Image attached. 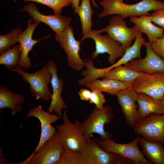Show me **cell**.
Segmentation results:
<instances>
[{"mask_svg": "<svg viewBox=\"0 0 164 164\" xmlns=\"http://www.w3.org/2000/svg\"><path fill=\"white\" fill-rule=\"evenodd\" d=\"M148 15L130 16V21L134 24L139 32L146 35L148 42H150L163 37L164 30L153 24Z\"/></svg>", "mask_w": 164, "mask_h": 164, "instance_id": "ffe728a7", "label": "cell"}, {"mask_svg": "<svg viewBox=\"0 0 164 164\" xmlns=\"http://www.w3.org/2000/svg\"><path fill=\"white\" fill-rule=\"evenodd\" d=\"M96 30L99 33L106 32L112 39L121 44L125 50L131 46L132 40L139 32L135 25L131 28L128 27L124 19L119 15L112 16L108 25Z\"/></svg>", "mask_w": 164, "mask_h": 164, "instance_id": "9c48e42d", "label": "cell"}, {"mask_svg": "<svg viewBox=\"0 0 164 164\" xmlns=\"http://www.w3.org/2000/svg\"><path fill=\"white\" fill-rule=\"evenodd\" d=\"M91 1L92 5L94 7L96 8L98 7V5L96 3L94 0H91Z\"/></svg>", "mask_w": 164, "mask_h": 164, "instance_id": "e575fe53", "label": "cell"}, {"mask_svg": "<svg viewBox=\"0 0 164 164\" xmlns=\"http://www.w3.org/2000/svg\"><path fill=\"white\" fill-rule=\"evenodd\" d=\"M93 39L95 43V49L91 53V57L96 58L100 54L107 53L109 55L108 60L111 65L123 55L125 49L119 43L115 41L108 35H102L97 32L96 29L92 30L87 38Z\"/></svg>", "mask_w": 164, "mask_h": 164, "instance_id": "8fae6325", "label": "cell"}, {"mask_svg": "<svg viewBox=\"0 0 164 164\" xmlns=\"http://www.w3.org/2000/svg\"><path fill=\"white\" fill-rule=\"evenodd\" d=\"M22 31V28L18 27L5 35H0V54L18 42L19 36Z\"/></svg>", "mask_w": 164, "mask_h": 164, "instance_id": "83f0119b", "label": "cell"}, {"mask_svg": "<svg viewBox=\"0 0 164 164\" xmlns=\"http://www.w3.org/2000/svg\"><path fill=\"white\" fill-rule=\"evenodd\" d=\"M163 101L164 102V99H163Z\"/></svg>", "mask_w": 164, "mask_h": 164, "instance_id": "d590c367", "label": "cell"}, {"mask_svg": "<svg viewBox=\"0 0 164 164\" xmlns=\"http://www.w3.org/2000/svg\"><path fill=\"white\" fill-rule=\"evenodd\" d=\"M94 11L91 7L90 0H81V2L74 13L77 14L80 19L83 36L81 41L87 39V36L92 31V17Z\"/></svg>", "mask_w": 164, "mask_h": 164, "instance_id": "cb8c5ba5", "label": "cell"}, {"mask_svg": "<svg viewBox=\"0 0 164 164\" xmlns=\"http://www.w3.org/2000/svg\"><path fill=\"white\" fill-rule=\"evenodd\" d=\"M91 91L89 90L82 88L78 92L80 99L83 101H89L91 95Z\"/></svg>", "mask_w": 164, "mask_h": 164, "instance_id": "d6a6232c", "label": "cell"}, {"mask_svg": "<svg viewBox=\"0 0 164 164\" xmlns=\"http://www.w3.org/2000/svg\"><path fill=\"white\" fill-rule=\"evenodd\" d=\"M91 90L97 89L102 92L114 96L120 91L128 88L123 82L114 80H94L86 85Z\"/></svg>", "mask_w": 164, "mask_h": 164, "instance_id": "484cf974", "label": "cell"}, {"mask_svg": "<svg viewBox=\"0 0 164 164\" xmlns=\"http://www.w3.org/2000/svg\"><path fill=\"white\" fill-rule=\"evenodd\" d=\"M148 16L152 22L164 30V9L154 11Z\"/></svg>", "mask_w": 164, "mask_h": 164, "instance_id": "1f68e13d", "label": "cell"}, {"mask_svg": "<svg viewBox=\"0 0 164 164\" xmlns=\"http://www.w3.org/2000/svg\"><path fill=\"white\" fill-rule=\"evenodd\" d=\"M142 33L139 32L137 34L133 44L125 50L123 56L117 62L107 67L108 71L117 66L125 65L129 61L136 58H141L142 46L145 42Z\"/></svg>", "mask_w": 164, "mask_h": 164, "instance_id": "d4e9b609", "label": "cell"}, {"mask_svg": "<svg viewBox=\"0 0 164 164\" xmlns=\"http://www.w3.org/2000/svg\"></svg>", "mask_w": 164, "mask_h": 164, "instance_id": "8d00e7d4", "label": "cell"}, {"mask_svg": "<svg viewBox=\"0 0 164 164\" xmlns=\"http://www.w3.org/2000/svg\"><path fill=\"white\" fill-rule=\"evenodd\" d=\"M78 164H133L130 161L102 149L90 138L87 139L83 152H78Z\"/></svg>", "mask_w": 164, "mask_h": 164, "instance_id": "5b68a950", "label": "cell"}, {"mask_svg": "<svg viewBox=\"0 0 164 164\" xmlns=\"http://www.w3.org/2000/svg\"><path fill=\"white\" fill-rule=\"evenodd\" d=\"M144 73L133 70L122 65L117 66L104 74L102 80H114L121 81L128 86Z\"/></svg>", "mask_w": 164, "mask_h": 164, "instance_id": "603a6c76", "label": "cell"}, {"mask_svg": "<svg viewBox=\"0 0 164 164\" xmlns=\"http://www.w3.org/2000/svg\"><path fill=\"white\" fill-rule=\"evenodd\" d=\"M114 117L112 107L109 105L104 106L101 109L95 107L92 108L87 118L82 123L83 135L87 140L94 133L99 135L100 139L111 138L112 134L104 129L106 124H109Z\"/></svg>", "mask_w": 164, "mask_h": 164, "instance_id": "3957f363", "label": "cell"}, {"mask_svg": "<svg viewBox=\"0 0 164 164\" xmlns=\"http://www.w3.org/2000/svg\"><path fill=\"white\" fill-rule=\"evenodd\" d=\"M46 66L52 75L50 83L53 93L48 111L51 114H53L54 112L60 119L62 116V110L67 108L66 103L61 96L63 89V82L62 79L59 78L57 73V66L52 60H48Z\"/></svg>", "mask_w": 164, "mask_h": 164, "instance_id": "9a60e30c", "label": "cell"}, {"mask_svg": "<svg viewBox=\"0 0 164 164\" xmlns=\"http://www.w3.org/2000/svg\"><path fill=\"white\" fill-rule=\"evenodd\" d=\"M138 143L151 164H164V145L161 143L139 137Z\"/></svg>", "mask_w": 164, "mask_h": 164, "instance_id": "d6986e66", "label": "cell"}, {"mask_svg": "<svg viewBox=\"0 0 164 164\" xmlns=\"http://www.w3.org/2000/svg\"><path fill=\"white\" fill-rule=\"evenodd\" d=\"M25 100L22 94L10 91L5 85L0 87V110L8 108L11 114L14 115L23 110L22 104Z\"/></svg>", "mask_w": 164, "mask_h": 164, "instance_id": "44dd1931", "label": "cell"}, {"mask_svg": "<svg viewBox=\"0 0 164 164\" xmlns=\"http://www.w3.org/2000/svg\"><path fill=\"white\" fill-rule=\"evenodd\" d=\"M9 70L17 72L21 75L23 80L29 85V92L36 99H41L46 101L51 100L52 93L49 87L50 83L52 74L46 66L41 70L33 73L24 71L19 66L13 69Z\"/></svg>", "mask_w": 164, "mask_h": 164, "instance_id": "277c9868", "label": "cell"}, {"mask_svg": "<svg viewBox=\"0 0 164 164\" xmlns=\"http://www.w3.org/2000/svg\"><path fill=\"white\" fill-rule=\"evenodd\" d=\"M64 151L56 132L26 160L16 164H56Z\"/></svg>", "mask_w": 164, "mask_h": 164, "instance_id": "ba28073f", "label": "cell"}, {"mask_svg": "<svg viewBox=\"0 0 164 164\" xmlns=\"http://www.w3.org/2000/svg\"><path fill=\"white\" fill-rule=\"evenodd\" d=\"M134 133L164 145V114H152L140 119L133 128Z\"/></svg>", "mask_w": 164, "mask_h": 164, "instance_id": "7c38bea8", "label": "cell"}, {"mask_svg": "<svg viewBox=\"0 0 164 164\" xmlns=\"http://www.w3.org/2000/svg\"><path fill=\"white\" fill-rule=\"evenodd\" d=\"M148 42L152 50L164 60V36L151 42Z\"/></svg>", "mask_w": 164, "mask_h": 164, "instance_id": "4dcf8cb0", "label": "cell"}, {"mask_svg": "<svg viewBox=\"0 0 164 164\" xmlns=\"http://www.w3.org/2000/svg\"><path fill=\"white\" fill-rule=\"evenodd\" d=\"M55 39L66 54L69 67L77 71L85 67V60L81 59L79 55L80 41L75 38L73 28L70 25L60 33L56 34Z\"/></svg>", "mask_w": 164, "mask_h": 164, "instance_id": "52a82bcc", "label": "cell"}, {"mask_svg": "<svg viewBox=\"0 0 164 164\" xmlns=\"http://www.w3.org/2000/svg\"><path fill=\"white\" fill-rule=\"evenodd\" d=\"M24 2H34L46 5L52 9L54 14L61 15L64 7L71 5L70 0H23Z\"/></svg>", "mask_w": 164, "mask_h": 164, "instance_id": "f1b7e54d", "label": "cell"}, {"mask_svg": "<svg viewBox=\"0 0 164 164\" xmlns=\"http://www.w3.org/2000/svg\"><path fill=\"white\" fill-rule=\"evenodd\" d=\"M91 91V97L89 101L90 103L94 104L95 107L98 109H102L106 101L104 95L98 89H94Z\"/></svg>", "mask_w": 164, "mask_h": 164, "instance_id": "f546056e", "label": "cell"}, {"mask_svg": "<svg viewBox=\"0 0 164 164\" xmlns=\"http://www.w3.org/2000/svg\"><path fill=\"white\" fill-rule=\"evenodd\" d=\"M139 138L137 136L131 142L125 144L115 142L111 138L104 140L98 139L97 143L104 150L116 154L130 161L133 164H151L138 148Z\"/></svg>", "mask_w": 164, "mask_h": 164, "instance_id": "8992f818", "label": "cell"}, {"mask_svg": "<svg viewBox=\"0 0 164 164\" xmlns=\"http://www.w3.org/2000/svg\"><path fill=\"white\" fill-rule=\"evenodd\" d=\"M128 88L145 94L152 98L163 101L164 97V72L152 74L144 73L128 86Z\"/></svg>", "mask_w": 164, "mask_h": 164, "instance_id": "30bf717a", "label": "cell"}, {"mask_svg": "<svg viewBox=\"0 0 164 164\" xmlns=\"http://www.w3.org/2000/svg\"><path fill=\"white\" fill-rule=\"evenodd\" d=\"M30 117L36 118L40 121L41 125V133L39 143L33 152L39 149L47 140L53 136L56 132V127L51 124L57 122L60 119L56 114L45 111L40 106H36L28 111L26 119Z\"/></svg>", "mask_w": 164, "mask_h": 164, "instance_id": "e0dca14e", "label": "cell"}, {"mask_svg": "<svg viewBox=\"0 0 164 164\" xmlns=\"http://www.w3.org/2000/svg\"><path fill=\"white\" fill-rule=\"evenodd\" d=\"M80 0H70L71 3V6L74 11L77 9L79 6Z\"/></svg>", "mask_w": 164, "mask_h": 164, "instance_id": "836d02e7", "label": "cell"}, {"mask_svg": "<svg viewBox=\"0 0 164 164\" xmlns=\"http://www.w3.org/2000/svg\"><path fill=\"white\" fill-rule=\"evenodd\" d=\"M21 55L20 45H15L0 54V64L5 65L8 70L14 69L18 65Z\"/></svg>", "mask_w": 164, "mask_h": 164, "instance_id": "4316f807", "label": "cell"}, {"mask_svg": "<svg viewBox=\"0 0 164 164\" xmlns=\"http://www.w3.org/2000/svg\"><path fill=\"white\" fill-rule=\"evenodd\" d=\"M21 11L26 12L34 22H42L49 26L56 34L61 33L70 25L71 18L61 15H44L40 12L33 2L24 5Z\"/></svg>", "mask_w": 164, "mask_h": 164, "instance_id": "4fadbf2b", "label": "cell"}, {"mask_svg": "<svg viewBox=\"0 0 164 164\" xmlns=\"http://www.w3.org/2000/svg\"><path fill=\"white\" fill-rule=\"evenodd\" d=\"M143 46L146 48L145 56L134 59L124 66L133 70L146 73L164 72V60L152 50L148 42L145 41Z\"/></svg>", "mask_w": 164, "mask_h": 164, "instance_id": "5bb4252c", "label": "cell"}, {"mask_svg": "<svg viewBox=\"0 0 164 164\" xmlns=\"http://www.w3.org/2000/svg\"><path fill=\"white\" fill-rule=\"evenodd\" d=\"M137 102L140 119L152 114H164V102L154 99L148 95L138 93Z\"/></svg>", "mask_w": 164, "mask_h": 164, "instance_id": "7402d4cb", "label": "cell"}, {"mask_svg": "<svg viewBox=\"0 0 164 164\" xmlns=\"http://www.w3.org/2000/svg\"><path fill=\"white\" fill-rule=\"evenodd\" d=\"M103 9L100 18L111 15H119L124 19L132 16L148 15L149 12L164 9V2L159 0H142L132 4H127L123 0H102L99 2Z\"/></svg>", "mask_w": 164, "mask_h": 164, "instance_id": "6da1fadb", "label": "cell"}, {"mask_svg": "<svg viewBox=\"0 0 164 164\" xmlns=\"http://www.w3.org/2000/svg\"><path fill=\"white\" fill-rule=\"evenodd\" d=\"M32 20L31 18L28 19L26 29L20 33L18 38L21 51L18 66L24 69L30 68L32 65L30 58L28 56L29 53L33 49L36 44L45 38L37 40L32 38L34 30L40 23L34 22L32 23Z\"/></svg>", "mask_w": 164, "mask_h": 164, "instance_id": "ac0fdd59", "label": "cell"}, {"mask_svg": "<svg viewBox=\"0 0 164 164\" xmlns=\"http://www.w3.org/2000/svg\"><path fill=\"white\" fill-rule=\"evenodd\" d=\"M116 96L127 123L130 127L134 128L141 119L136 104L138 93L127 88L119 92Z\"/></svg>", "mask_w": 164, "mask_h": 164, "instance_id": "2e32d148", "label": "cell"}, {"mask_svg": "<svg viewBox=\"0 0 164 164\" xmlns=\"http://www.w3.org/2000/svg\"><path fill=\"white\" fill-rule=\"evenodd\" d=\"M63 123L56 126L57 135L64 150L82 152L84 151L86 139L82 133V123L78 120L72 123L69 120L67 111L65 109L63 113Z\"/></svg>", "mask_w": 164, "mask_h": 164, "instance_id": "7a4b0ae2", "label": "cell"}]
</instances>
